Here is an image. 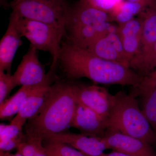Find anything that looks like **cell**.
Returning <instances> with one entry per match:
<instances>
[{"label":"cell","mask_w":156,"mask_h":156,"mask_svg":"<svg viewBox=\"0 0 156 156\" xmlns=\"http://www.w3.org/2000/svg\"><path fill=\"white\" fill-rule=\"evenodd\" d=\"M58 63L68 77L87 78L97 83L135 87L143 78L127 66L101 58L68 41L61 42Z\"/></svg>","instance_id":"1"},{"label":"cell","mask_w":156,"mask_h":156,"mask_svg":"<svg viewBox=\"0 0 156 156\" xmlns=\"http://www.w3.org/2000/svg\"><path fill=\"white\" fill-rule=\"evenodd\" d=\"M77 86L61 81L50 85L38 112L26 123L27 139L43 140L65 131L71 123L77 106Z\"/></svg>","instance_id":"2"},{"label":"cell","mask_w":156,"mask_h":156,"mask_svg":"<svg viewBox=\"0 0 156 156\" xmlns=\"http://www.w3.org/2000/svg\"><path fill=\"white\" fill-rule=\"evenodd\" d=\"M133 94L119 91L112 96L108 130L118 131L143 140L156 144V134L151 128Z\"/></svg>","instance_id":"3"},{"label":"cell","mask_w":156,"mask_h":156,"mask_svg":"<svg viewBox=\"0 0 156 156\" xmlns=\"http://www.w3.org/2000/svg\"><path fill=\"white\" fill-rule=\"evenodd\" d=\"M11 14L22 37L26 38L37 50L46 51L52 55L53 61L50 69L55 70L64 32L44 23L21 17L14 11Z\"/></svg>","instance_id":"4"},{"label":"cell","mask_w":156,"mask_h":156,"mask_svg":"<svg viewBox=\"0 0 156 156\" xmlns=\"http://www.w3.org/2000/svg\"><path fill=\"white\" fill-rule=\"evenodd\" d=\"M20 16L53 26L63 31L71 6L67 0H20L11 4Z\"/></svg>","instance_id":"5"},{"label":"cell","mask_w":156,"mask_h":156,"mask_svg":"<svg viewBox=\"0 0 156 156\" xmlns=\"http://www.w3.org/2000/svg\"><path fill=\"white\" fill-rule=\"evenodd\" d=\"M12 76L15 87L38 85L46 80L47 74L39 61L35 48L30 45Z\"/></svg>","instance_id":"6"},{"label":"cell","mask_w":156,"mask_h":156,"mask_svg":"<svg viewBox=\"0 0 156 156\" xmlns=\"http://www.w3.org/2000/svg\"><path fill=\"white\" fill-rule=\"evenodd\" d=\"M101 138L107 149L130 156H156L150 144L121 132L107 130L104 136Z\"/></svg>","instance_id":"7"},{"label":"cell","mask_w":156,"mask_h":156,"mask_svg":"<svg viewBox=\"0 0 156 156\" xmlns=\"http://www.w3.org/2000/svg\"><path fill=\"white\" fill-rule=\"evenodd\" d=\"M107 11L98 8L87 0H80L70 7L65 28L83 26H97L111 20Z\"/></svg>","instance_id":"8"},{"label":"cell","mask_w":156,"mask_h":156,"mask_svg":"<svg viewBox=\"0 0 156 156\" xmlns=\"http://www.w3.org/2000/svg\"><path fill=\"white\" fill-rule=\"evenodd\" d=\"M44 140L65 144L80 151L86 156H102L107 149L101 137L69 131L53 134Z\"/></svg>","instance_id":"9"},{"label":"cell","mask_w":156,"mask_h":156,"mask_svg":"<svg viewBox=\"0 0 156 156\" xmlns=\"http://www.w3.org/2000/svg\"><path fill=\"white\" fill-rule=\"evenodd\" d=\"M112 95L103 87L96 85L77 86L78 103L91 109L107 120Z\"/></svg>","instance_id":"10"},{"label":"cell","mask_w":156,"mask_h":156,"mask_svg":"<svg viewBox=\"0 0 156 156\" xmlns=\"http://www.w3.org/2000/svg\"><path fill=\"white\" fill-rule=\"evenodd\" d=\"M70 127L76 128L81 133L102 137L108 129V120L91 109L78 103Z\"/></svg>","instance_id":"11"},{"label":"cell","mask_w":156,"mask_h":156,"mask_svg":"<svg viewBox=\"0 0 156 156\" xmlns=\"http://www.w3.org/2000/svg\"><path fill=\"white\" fill-rule=\"evenodd\" d=\"M54 72L49 70L45 81L38 84L34 92L25 99L12 121L23 125L38 112L44 102L48 88L51 85Z\"/></svg>","instance_id":"12"},{"label":"cell","mask_w":156,"mask_h":156,"mask_svg":"<svg viewBox=\"0 0 156 156\" xmlns=\"http://www.w3.org/2000/svg\"><path fill=\"white\" fill-rule=\"evenodd\" d=\"M21 37L15 18L11 14L8 28L0 42V71L11 73V65Z\"/></svg>","instance_id":"13"},{"label":"cell","mask_w":156,"mask_h":156,"mask_svg":"<svg viewBox=\"0 0 156 156\" xmlns=\"http://www.w3.org/2000/svg\"><path fill=\"white\" fill-rule=\"evenodd\" d=\"M142 23L140 17L133 18L128 22L120 24L117 29L128 62L139 50Z\"/></svg>","instance_id":"14"},{"label":"cell","mask_w":156,"mask_h":156,"mask_svg":"<svg viewBox=\"0 0 156 156\" xmlns=\"http://www.w3.org/2000/svg\"><path fill=\"white\" fill-rule=\"evenodd\" d=\"M107 34L98 38L87 50L101 58L128 66V62L120 55Z\"/></svg>","instance_id":"15"},{"label":"cell","mask_w":156,"mask_h":156,"mask_svg":"<svg viewBox=\"0 0 156 156\" xmlns=\"http://www.w3.org/2000/svg\"><path fill=\"white\" fill-rule=\"evenodd\" d=\"M128 66L143 77L153 71L156 68V41L149 48L135 54Z\"/></svg>","instance_id":"16"},{"label":"cell","mask_w":156,"mask_h":156,"mask_svg":"<svg viewBox=\"0 0 156 156\" xmlns=\"http://www.w3.org/2000/svg\"><path fill=\"white\" fill-rule=\"evenodd\" d=\"M38 85L23 86L13 96L0 103L1 120L10 119L17 115L24 101L34 92Z\"/></svg>","instance_id":"17"},{"label":"cell","mask_w":156,"mask_h":156,"mask_svg":"<svg viewBox=\"0 0 156 156\" xmlns=\"http://www.w3.org/2000/svg\"><path fill=\"white\" fill-rule=\"evenodd\" d=\"M139 17L142 20V23L138 52L149 48L156 41V11L146 7L139 13Z\"/></svg>","instance_id":"18"},{"label":"cell","mask_w":156,"mask_h":156,"mask_svg":"<svg viewBox=\"0 0 156 156\" xmlns=\"http://www.w3.org/2000/svg\"><path fill=\"white\" fill-rule=\"evenodd\" d=\"M146 7L144 4L139 2H120L112 9V17L122 24L133 19L134 15L139 14Z\"/></svg>","instance_id":"19"},{"label":"cell","mask_w":156,"mask_h":156,"mask_svg":"<svg viewBox=\"0 0 156 156\" xmlns=\"http://www.w3.org/2000/svg\"><path fill=\"white\" fill-rule=\"evenodd\" d=\"M142 97L143 113L156 134V88Z\"/></svg>","instance_id":"20"},{"label":"cell","mask_w":156,"mask_h":156,"mask_svg":"<svg viewBox=\"0 0 156 156\" xmlns=\"http://www.w3.org/2000/svg\"><path fill=\"white\" fill-rule=\"evenodd\" d=\"M44 147L48 156H86L80 151L62 143L48 141Z\"/></svg>","instance_id":"21"},{"label":"cell","mask_w":156,"mask_h":156,"mask_svg":"<svg viewBox=\"0 0 156 156\" xmlns=\"http://www.w3.org/2000/svg\"><path fill=\"white\" fill-rule=\"evenodd\" d=\"M41 139H27L17 147V152L23 156H48Z\"/></svg>","instance_id":"22"},{"label":"cell","mask_w":156,"mask_h":156,"mask_svg":"<svg viewBox=\"0 0 156 156\" xmlns=\"http://www.w3.org/2000/svg\"><path fill=\"white\" fill-rule=\"evenodd\" d=\"M134 87L133 92L134 96L138 95L142 97L147 92L156 88V68L147 75L143 77L139 83Z\"/></svg>","instance_id":"23"},{"label":"cell","mask_w":156,"mask_h":156,"mask_svg":"<svg viewBox=\"0 0 156 156\" xmlns=\"http://www.w3.org/2000/svg\"><path fill=\"white\" fill-rule=\"evenodd\" d=\"M22 125L16 122L11 121L9 125L1 124L0 142L12 139L22 133Z\"/></svg>","instance_id":"24"},{"label":"cell","mask_w":156,"mask_h":156,"mask_svg":"<svg viewBox=\"0 0 156 156\" xmlns=\"http://www.w3.org/2000/svg\"><path fill=\"white\" fill-rule=\"evenodd\" d=\"M15 87L11 73L0 71V103L5 100Z\"/></svg>","instance_id":"25"},{"label":"cell","mask_w":156,"mask_h":156,"mask_svg":"<svg viewBox=\"0 0 156 156\" xmlns=\"http://www.w3.org/2000/svg\"><path fill=\"white\" fill-rule=\"evenodd\" d=\"M23 134L21 133L12 139L0 142V151L9 152L15 148H17L22 142Z\"/></svg>","instance_id":"26"},{"label":"cell","mask_w":156,"mask_h":156,"mask_svg":"<svg viewBox=\"0 0 156 156\" xmlns=\"http://www.w3.org/2000/svg\"><path fill=\"white\" fill-rule=\"evenodd\" d=\"M130 2H139L144 4L146 7L156 11V0H128Z\"/></svg>","instance_id":"27"},{"label":"cell","mask_w":156,"mask_h":156,"mask_svg":"<svg viewBox=\"0 0 156 156\" xmlns=\"http://www.w3.org/2000/svg\"><path fill=\"white\" fill-rule=\"evenodd\" d=\"M102 156H130L126 154L117 151H114L108 154H105Z\"/></svg>","instance_id":"28"},{"label":"cell","mask_w":156,"mask_h":156,"mask_svg":"<svg viewBox=\"0 0 156 156\" xmlns=\"http://www.w3.org/2000/svg\"><path fill=\"white\" fill-rule=\"evenodd\" d=\"M0 156H23L21 154L17 152L16 154H11L9 153V152H2L0 151Z\"/></svg>","instance_id":"29"},{"label":"cell","mask_w":156,"mask_h":156,"mask_svg":"<svg viewBox=\"0 0 156 156\" xmlns=\"http://www.w3.org/2000/svg\"><path fill=\"white\" fill-rule=\"evenodd\" d=\"M87 1L92 4V5H95V3H97L99 0H87Z\"/></svg>","instance_id":"30"},{"label":"cell","mask_w":156,"mask_h":156,"mask_svg":"<svg viewBox=\"0 0 156 156\" xmlns=\"http://www.w3.org/2000/svg\"><path fill=\"white\" fill-rule=\"evenodd\" d=\"M20 1V0H13V2H18V1Z\"/></svg>","instance_id":"31"},{"label":"cell","mask_w":156,"mask_h":156,"mask_svg":"<svg viewBox=\"0 0 156 156\" xmlns=\"http://www.w3.org/2000/svg\"><path fill=\"white\" fill-rule=\"evenodd\" d=\"M1 1H2V0H1ZM2 1H3V0H2Z\"/></svg>","instance_id":"32"}]
</instances>
